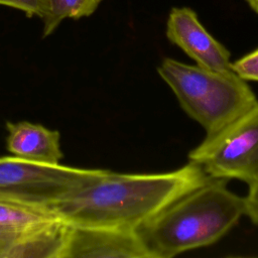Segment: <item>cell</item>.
<instances>
[{"label": "cell", "mask_w": 258, "mask_h": 258, "mask_svg": "<svg viewBox=\"0 0 258 258\" xmlns=\"http://www.w3.org/2000/svg\"><path fill=\"white\" fill-rule=\"evenodd\" d=\"M211 178L190 161L177 169L158 173H120L95 168L83 186L51 211L75 227L135 230Z\"/></svg>", "instance_id": "cell-1"}, {"label": "cell", "mask_w": 258, "mask_h": 258, "mask_svg": "<svg viewBox=\"0 0 258 258\" xmlns=\"http://www.w3.org/2000/svg\"><path fill=\"white\" fill-rule=\"evenodd\" d=\"M211 178L179 197L134 231L149 258H170L216 243L244 215V199Z\"/></svg>", "instance_id": "cell-2"}, {"label": "cell", "mask_w": 258, "mask_h": 258, "mask_svg": "<svg viewBox=\"0 0 258 258\" xmlns=\"http://www.w3.org/2000/svg\"><path fill=\"white\" fill-rule=\"evenodd\" d=\"M181 109L212 134L257 102L247 81L233 70L214 71L165 57L157 68Z\"/></svg>", "instance_id": "cell-3"}, {"label": "cell", "mask_w": 258, "mask_h": 258, "mask_svg": "<svg viewBox=\"0 0 258 258\" xmlns=\"http://www.w3.org/2000/svg\"><path fill=\"white\" fill-rule=\"evenodd\" d=\"M95 168L0 157V200L51 211L83 186Z\"/></svg>", "instance_id": "cell-4"}, {"label": "cell", "mask_w": 258, "mask_h": 258, "mask_svg": "<svg viewBox=\"0 0 258 258\" xmlns=\"http://www.w3.org/2000/svg\"><path fill=\"white\" fill-rule=\"evenodd\" d=\"M210 177L258 181V102L220 130L207 134L188 153Z\"/></svg>", "instance_id": "cell-5"}, {"label": "cell", "mask_w": 258, "mask_h": 258, "mask_svg": "<svg viewBox=\"0 0 258 258\" xmlns=\"http://www.w3.org/2000/svg\"><path fill=\"white\" fill-rule=\"evenodd\" d=\"M166 36L197 66L214 71L232 70L230 51L208 32L192 9H171L166 22Z\"/></svg>", "instance_id": "cell-6"}, {"label": "cell", "mask_w": 258, "mask_h": 258, "mask_svg": "<svg viewBox=\"0 0 258 258\" xmlns=\"http://www.w3.org/2000/svg\"><path fill=\"white\" fill-rule=\"evenodd\" d=\"M64 258H149L134 230L70 225Z\"/></svg>", "instance_id": "cell-7"}, {"label": "cell", "mask_w": 258, "mask_h": 258, "mask_svg": "<svg viewBox=\"0 0 258 258\" xmlns=\"http://www.w3.org/2000/svg\"><path fill=\"white\" fill-rule=\"evenodd\" d=\"M6 147L13 156L43 163H59L63 157L60 134L28 121L7 122Z\"/></svg>", "instance_id": "cell-8"}, {"label": "cell", "mask_w": 258, "mask_h": 258, "mask_svg": "<svg viewBox=\"0 0 258 258\" xmlns=\"http://www.w3.org/2000/svg\"><path fill=\"white\" fill-rule=\"evenodd\" d=\"M56 219L52 211L0 200V258L26 236Z\"/></svg>", "instance_id": "cell-9"}, {"label": "cell", "mask_w": 258, "mask_h": 258, "mask_svg": "<svg viewBox=\"0 0 258 258\" xmlns=\"http://www.w3.org/2000/svg\"><path fill=\"white\" fill-rule=\"evenodd\" d=\"M69 232L70 225L58 218L26 236L4 258H64Z\"/></svg>", "instance_id": "cell-10"}, {"label": "cell", "mask_w": 258, "mask_h": 258, "mask_svg": "<svg viewBox=\"0 0 258 258\" xmlns=\"http://www.w3.org/2000/svg\"><path fill=\"white\" fill-rule=\"evenodd\" d=\"M103 0H46L43 21V36L50 35L68 18L79 19L92 15Z\"/></svg>", "instance_id": "cell-11"}, {"label": "cell", "mask_w": 258, "mask_h": 258, "mask_svg": "<svg viewBox=\"0 0 258 258\" xmlns=\"http://www.w3.org/2000/svg\"><path fill=\"white\" fill-rule=\"evenodd\" d=\"M232 70L245 81L258 82V48L232 62Z\"/></svg>", "instance_id": "cell-12"}, {"label": "cell", "mask_w": 258, "mask_h": 258, "mask_svg": "<svg viewBox=\"0 0 258 258\" xmlns=\"http://www.w3.org/2000/svg\"><path fill=\"white\" fill-rule=\"evenodd\" d=\"M0 5L18 9L27 17L42 18L46 11V0H0Z\"/></svg>", "instance_id": "cell-13"}, {"label": "cell", "mask_w": 258, "mask_h": 258, "mask_svg": "<svg viewBox=\"0 0 258 258\" xmlns=\"http://www.w3.org/2000/svg\"><path fill=\"white\" fill-rule=\"evenodd\" d=\"M244 199V215L258 225V181L249 185L248 194Z\"/></svg>", "instance_id": "cell-14"}, {"label": "cell", "mask_w": 258, "mask_h": 258, "mask_svg": "<svg viewBox=\"0 0 258 258\" xmlns=\"http://www.w3.org/2000/svg\"><path fill=\"white\" fill-rule=\"evenodd\" d=\"M249 7L256 13H258V0H245Z\"/></svg>", "instance_id": "cell-15"}]
</instances>
